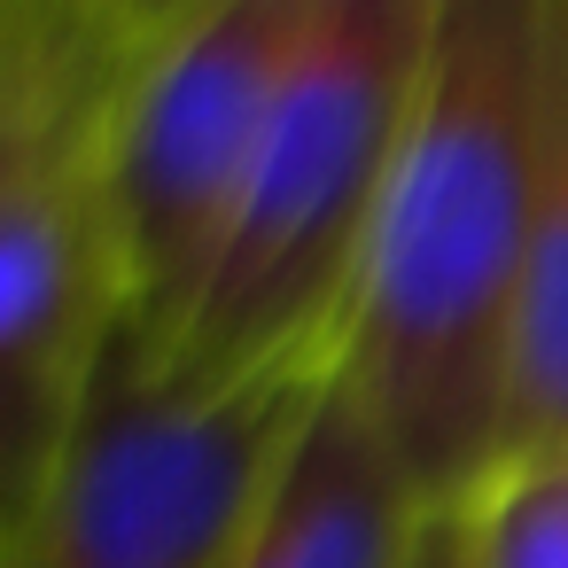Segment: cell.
Returning <instances> with one entry per match:
<instances>
[{"mask_svg": "<svg viewBox=\"0 0 568 568\" xmlns=\"http://www.w3.org/2000/svg\"><path fill=\"white\" fill-rule=\"evenodd\" d=\"M413 568H475V560H467V514H459V506H436V514H428Z\"/></svg>", "mask_w": 568, "mask_h": 568, "instance_id": "cell-9", "label": "cell"}, {"mask_svg": "<svg viewBox=\"0 0 568 568\" xmlns=\"http://www.w3.org/2000/svg\"><path fill=\"white\" fill-rule=\"evenodd\" d=\"M156 9H0V521L48 483L125 335L110 133Z\"/></svg>", "mask_w": 568, "mask_h": 568, "instance_id": "cell-3", "label": "cell"}, {"mask_svg": "<svg viewBox=\"0 0 568 568\" xmlns=\"http://www.w3.org/2000/svg\"><path fill=\"white\" fill-rule=\"evenodd\" d=\"M428 498L389 452V436L366 420L343 374H327L320 405L304 413L242 568H413Z\"/></svg>", "mask_w": 568, "mask_h": 568, "instance_id": "cell-6", "label": "cell"}, {"mask_svg": "<svg viewBox=\"0 0 568 568\" xmlns=\"http://www.w3.org/2000/svg\"><path fill=\"white\" fill-rule=\"evenodd\" d=\"M335 366L180 389L110 351L48 483L0 521V568H242L257 506Z\"/></svg>", "mask_w": 568, "mask_h": 568, "instance_id": "cell-4", "label": "cell"}, {"mask_svg": "<svg viewBox=\"0 0 568 568\" xmlns=\"http://www.w3.org/2000/svg\"><path fill=\"white\" fill-rule=\"evenodd\" d=\"M568 444V0H545L537 71V172L521 242V327H514V452Z\"/></svg>", "mask_w": 568, "mask_h": 568, "instance_id": "cell-7", "label": "cell"}, {"mask_svg": "<svg viewBox=\"0 0 568 568\" xmlns=\"http://www.w3.org/2000/svg\"><path fill=\"white\" fill-rule=\"evenodd\" d=\"M312 0H164L110 133V203L125 265L118 351L172 358L211 257L242 211Z\"/></svg>", "mask_w": 568, "mask_h": 568, "instance_id": "cell-5", "label": "cell"}, {"mask_svg": "<svg viewBox=\"0 0 568 568\" xmlns=\"http://www.w3.org/2000/svg\"><path fill=\"white\" fill-rule=\"evenodd\" d=\"M436 0H312L242 211L156 366L180 389H242L281 366H343L374 226L413 133Z\"/></svg>", "mask_w": 568, "mask_h": 568, "instance_id": "cell-2", "label": "cell"}, {"mask_svg": "<svg viewBox=\"0 0 568 568\" xmlns=\"http://www.w3.org/2000/svg\"><path fill=\"white\" fill-rule=\"evenodd\" d=\"M459 514L475 568H568V444L506 459Z\"/></svg>", "mask_w": 568, "mask_h": 568, "instance_id": "cell-8", "label": "cell"}, {"mask_svg": "<svg viewBox=\"0 0 568 568\" xmlns=\"http://www.w3.org/2000/svg\"><path fill=\"white\" fill-rule=\"evenodd\" d=\"M537 71L545 0H436L413 133L335 366L428 506L483 498L514 452Z\"/></svg>", "mask_w": 568, "mask_h": 568, "instance_id": "cell-1", "label": "cell"}]
</instances>
